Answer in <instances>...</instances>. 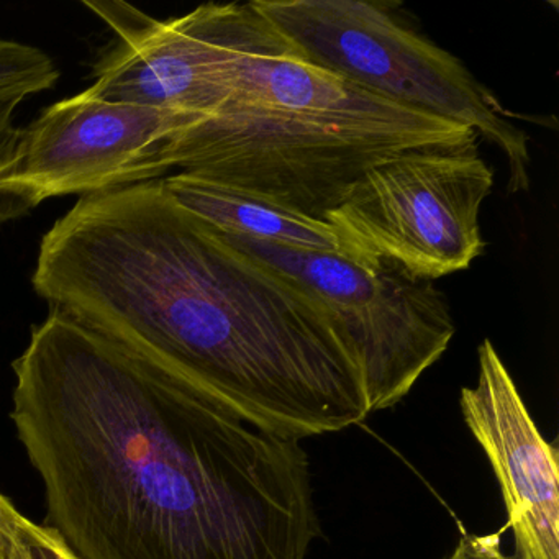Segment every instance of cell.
<instances>
[{
    "label": "cell",
    "instance_id": "277c9868",
    "mask_svg": "<svg viewBox=\"0 0 559 559\" xmlns=\"http://www.w3.org/2000/svg\"><path fill=\"white\" fill-rule=\"evenodd\" d=\"M307 60L408 109L473 130L506 156L510 194L528 191V136L456 57L392 12L391 2L251 0Z\"/></svg>",
    "mask_w": 559,
    "mask_h": 559
},
{
    "label": "cell",
    "instance_id": "5bb4252c",
    "mask_svg": "<svg viewBox=\"0 0 559 559\" xmlns=\"http://www.w3.org/2000/svg\"><path fill=\"white\" fill-rule=\"evenodd\" d=\"M444 559H512L500 549L499 535H463L454 551Z\"/></svg>",
    "mask_w": 559,
    "mask_h": 559
},
{
    "label": "cell",
    "instance_id": "3957f363",
    "mask_svg": "<svg viewBox=\"0 0 559 559\" xmlns=\"http://www.w3.org/2000/svg\"><path fill=\"white\" fill-rule=\"evenodd\" d=\"M473 136L460 123L369 96L336 112L225 110L173 136L159 163L166 175L185 173L325 222L378 163Z\"/></svg>",
    "mask_w": 559,
    "mask_h": 559
},
{
    "label": "cell",
    "instance_id": "8fae6325",
    "mask_svg": "<svg viewBox=\"0 0 559 559\" xmlns=\"http://www.w3.org/2000/svg\"><path fill=\"white\" fill-rule=\"evenodd\" d=\"M58 80L57 64L40 48L0 38V96L27 99L51 90Z\"/></svg>",
    "mask_w": 559,
    "mask_h": 559
},
{
    "label": "cell",
    "instance_id": "7c38bea8",
    "mask_svg": "<svg viewBox=\"0 0 559 559\" xmlns=\"http://www.w3.org/2000/svg\"><path fill=\"white\" fill-rule=\"evenodd\" d=\"M24 97L21 96H0V163L8 155L19 129L15 127V112L19 106L24 103ZM27 207L19 204L14 199L4 198L0 195V225L8 224V222L15 221L27 214Z\"/></svg>",
    "mask_w": 559,
    "mask_h": 559
},
{
    "label": "cell",
    "instance_id": "5b68a950",
    "mask_svg": "<svg viewBox=\"0 0 559 559\" xmlns=\"http://www.w3.org/2000/svg\"><path fill=\"white\" fill-rule=\"evenodd\" d=\"M492 188L479 136L418 146L372 166L325 222L343 260L435 283L483 254L480 209Z\"/></svg>",
    "mask_w": 559,
    "mask_h": 559
},
{
    "label": "cell",
    "instance_id": "9a60e30c",
    "mask_svg": "<svg viewBox=\"0 0 559 559\" xmlns=\"http://www.w3.org/2000/svg\"><path fill=\"white\" fill-rule=\"evenodd\" d=\"M25 520L27 519L12 506L11 500L0 493V559L12 558Z\"/></svg>",
    "mask_w": 559,
    "mask_h": 559
},
{
    "label": "cell",
    "instance_id": "4fadbf2b",
    "mask_svg": "<svg viewBox=\"0 0 559 559\" xmlns=\"http://www.w3.org/2000/svg\"><path fill=\"white\" fill-rule=\"evenodd\" d=\"M19 542L31 559H80L57 532L48 526L37 525L28 519L19 532Z\"/></svg>",
    "mask_w": 559,
    "mask_h": 559
},
{
    "label": "cell",
    "instance_id": "6da1fadb",
    "mask_svg": "<svg viewBox=\"0 0 559 559\" xmlns=\"http://www.w3.org/2000/svg\"><path fill=\"white\" fill-rule=\"evenodd\" d=\"M12 420L80 559H307L300 441L257 427L51 309L14 362Z\"/></svg>",
    "mask_w": 559,
    "mask_h": 559
},
{
    "label": "cell",
    "instance_id": "ba28073f",
    "mask_svg": "<svg viewBox=\"0 0 559 559\" xmlns=\"http://www.w3.org/2000/svg\"><path fill=\"white\" fill-rule=\"evenodd\" d=\"M83 4L114 32L94 63V93L198 122L224 109L230 74L207 4L169 21H156L123 0Z\"/></svg>",
    "mask_w": 559,
    "mask_h": 559
},
{
    "label": "cell",
    "instance_id": "2e32d148",
    "mask_svg": "<svg viewBox=\"0 0 559 559\" xmlns=\"http://www.w3.org/2000/svg\"><path fill=\"white\" fill-rule=\"evenodd\" d=\"M11 559H31L28 552L25 551L24 546H22L21 542H17V546H15L14 552H12Z\"/></svg>",
    "mask_w": 559,
    "mask_h": 559
},
{
    "label": "cell",
    "instance_id": "8992f818",
    "mask_svg": "<svg viewBox=\"0 0 559 559\" xmlns=\"http://www.w3.org/2000/svg\"><path fill=\"white\" fill-rule=\"evenodd\" d=\"M227 238L296 277L322 302L355 353L369 414L397 405L456 333L447 296L431 281L394 267L365 270L336 253Z\"/></svg>",
    "mask_w": 559,
    "mask_h": 559
},
{
    "label": "cell",
    "instance_id": "9c48e42d",
    "mask_svg": "<svg viewBox=\"0 0 559 559\" xmlns=\"http://www.w3.org/2000/svg\"><path fill=\"white\" fill-rule=\"evenodd\" d=\"M477 355V381L461 391V411L499 480L516 559H559L558 450L539 433L492 342Z\"/></svg>",
    "mask_w": 559,
    "mask_h": 559
},
{
    "label": "cell",
    "instance_id": "7a4b0ae2",
    "mask_svg": "<svg viewBox=\"0 0 559 559\" xmlns=\"http://www.w3.org/2000/svg\"><path fill=\"white\" fill-rule=\"evenodd\" d=\"M53 309L300 441L369 417L361 369L319 299L182 207L162 179L81 198L32 277Z\"/></svg>",
    "mask_w": 559,
    "mask_h": 559
},
{
    "label": "cell",
    "instance_id": "30bf717a",
    "mask_svg": "<svg viewBox=\"0 0 559 559\" xmlns=\"http://www.w3.org/2000/svg\"><path fill=\"white\" fill-rule=\"evenodd\" d=\"M162 181L182 207L227 237L266 241L293 250L336 253L335 234L326 222L290 214L243 192L185 173H173Z\"/></svg>",
    "mask_w": 559,
    "mask_h": 559
},
{
    "label": "cell",
    "instance_id": "52a82bcc",
    "mask_svg": "<svg viewBox=\"0 0 559 559\" xmlns=\"http://www.w3.org/2000/svg\"><path fill=\"white\" fill-rule=\"evenodd\" d=\"M198 120L83 93L19 129L0 163V195L28 211L64 195L100 194L166 178L163 148Z\"/></svg>",
    "mask_w": 559,
    "mask_h": 559
}]
</instances>
